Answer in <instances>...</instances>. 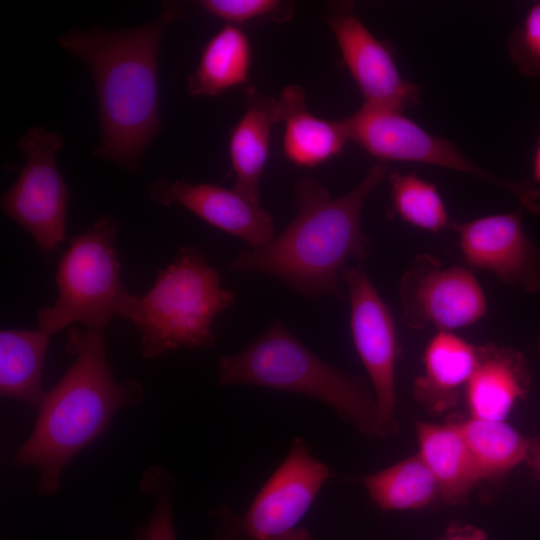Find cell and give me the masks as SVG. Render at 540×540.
<instances>
[{
  "instance_id": "e0dca14e",
  "label": "cell",
  "mask_w": 540,
  "mask_h": 540,
  "mask_svg": "<svg viewBox=\"0 0 540 540\" xmlns=\"http://www.w3.org/2000/svg\"><path fill=\"white\" fill-rule=\"evenodd\" d=\"M478 360L479 346L453 331H437L424 349L423 374L414 382L415 397L432 411L454 406Z\"/></svg>"
},
{
  "instance_id": "5bb4252c",
  "label": "cell",
  "mask_w": 540,
  "mask_h": 540,
  "mask_svg": "<svg viewBox=\"0 0 540 540\" xmlns=\"http://www.w3.org/2000/svg\"><path fill=\"white\" fill-rule=\"evenodd\" d=\"M147 192L159 205L182 206L211 226L240 238L250 248L261 247L274 236L269 212L233 187L159 178Z\"/></svg>"
},
{
  "instance_id": "2e32d148",
  "label": "cell",
  "mask_w": 540,
  "mask_h": 540,
  "mask_svg": "<svg viewBox=\"0 0 540 540\" xmlns=\"http://www.w3.org/2000/svg\"><path fill=\"white\" fill-rule=\"evenodd\" d=\"M246 109L231 130L229 155L235 183L233 188L260 203L259 182L266 166L273 125L282 121L278 98L253 87L246 91Z\"/></svg>"
},
{
  "instance_id": "4316f807",
  "label": "cell",
  "mask_w": 540,
  "mask_h": 540,
  "mask_svg": "<svg viewBox=\"0 0 540 540\" xmlns=\"http://www.w3.org/2000/svg\"><path fill=\"white\" fill-rule=\"evenodd\" d=\"M507 51L522 75L540 79V1L529 6L520 25L510 34Z\"/></svg>"
},
{
  "instance_id": "30bf717a",
  "label": "cell",
  "mask_w": 540,
  "mask_h": 540,
  "mask_svg": "<svg viewBox=\"0 0 540 540\" xmlns=\"http://www.w3.org/2000/svg\"><path fill=\"white\" fill-rule=\"evenodd\" d=\"M404 324L453 331L479 321L487 312L485 293L474 273L462 266L443 267L434 255H417L400 278Z\"/></svg>"
},
{
  "instance_id": "8fae6325",
  "label": "cell",
  "mask_w": 540,
  "mask_h": 540,
  "mask_svg": "<svg viewBox=\"0 0 540 540\" xmlns=\"http://www.w3.org/2000/svg\"><path fill=\"white\" fill-rule=\"evenodd\" d=\"M347 286L350 330L369 376L379 416L388 436L397 431L395 365L398 353L393 317L362 264L341 272Z\"/></svg>"
},
{
  "instance_id": "44dd1931",
  "label": "cell",
  "mask_w": 540,
  "mask_h": 540,
  "mask_svg": "<svg viewBox=\"0 0 540 540\" xmlns=\"http://www.w3.org/2000/svg\"><path fill=\"white\" fill-rule=\"evenodd\" d=\"M252 47L239 26L226 24L201 50L198 65L188 77L187 90L194 97L219 95L248 81Z\"/></svg>"
},
{
  "instance_id": "83f0119b",
  "label": "cell",
  "mask_w": 540,
  "mask_h": 540,
  "mask_svg": "<svg viewBox=\"0 0 540 540\" xmlns=\"http://www.w3.org/2000/svg\"><path fill=\"white\" fill-rule=\"evenodd\" d=\"M486 532L471 524H451L439 540H487Z\"/></svg>"
},
{
  "instance_id": "cb8c5ba5",
  "label": "cell",
  "mask_w": 540,
  "mask_h": 540,
  "mask_svg": "<svg viewBox=\"0 0 540 540\" xmlns=\"http://www.w3.org/2000/svg\"><path fill=\"white\" fill-rule=\"evenodd\" d=\"M391 206L389 218H399L418 229L434 234L452 229L453 220L435 184L421 178L416 173L403 174L393 171L389 174Z\"/></svg>"
},
{
  "instance_id": "ba28073f",
  "label": "cell",
  "mask_w": 540,
  "mask_h": 540,
  "mask_svg": "<svg viewBox=\"0 0 540 540\" xmlns=\"http://www.w3.org/2000/svg\"><path fill=\"white\" fill-rule=\"evenodd\" d=\"M341 120L348 139L378 162H416L465 173L512 193L525 208L540 215L539 189L484 170L450 140L428 132L402 112L363 104Z\"/></svg>"
},
{
  "instance_id": "484cf974",
  "label": "cell",
  "mask_w": 540,
  "mask_h": 540,
  "mask_svg": "<svg viewBox=\"0 0 540 540\" xmlns=\"http://www.w3.org/2000/svg\"><path fill=\"white\" fill-rule=\"evenodd\" d=\"M197 6L207 13L239 26L261 20L284 22L294 13V4L279 0H200Z\"/></svg>"
},
{
  "instance_id": "ffe728a7",
  "label": "cell",
  "mask_w": 540,
  "mask_h": 540,
  "mask_svg": "<svg viewBox=\"0 0 540 540\" xmlns=\"http://www.w3.org/2000/svg\"><path fill=\"white\" fill-rule=\"evenodd\" d=\"M51 336L42 330L4 329L0 332V393L39 410L45 356Z\"/></svg>"
},
{
  "instance_id": "5b68a950",
  "label": "cell",
  "mask_w": 540,
  "mask_h": 540,
  "mask_svg": "<svg viewBox=\"0 0 540 540\" xmlns=\"http://www.w3.org/2000/svg\"><path fill=\"white\" fill-rule=\"evenodd\" d=\"M236 295L195 246H185L161 269L151 289L138 297L129 321L140 332L141 354L156 359L168 351L209 348L215 318Z\"/></svg>"
},
{
  "instance_id": "ac0fdd59",
  "label": "cell",
  "mask_w": 540,
  "mask_h": 540,
  "mask_svg": "<svg viewBox=\"0 0 540 540\" xmlns=\"http://www.w3.org/2000/svg\"><path fill=\"white\" fill-rule=\"evenodd\" d=\"M278 102L284 123L285 157L300 167H315L339 155L348 136L342 120H326L311 113L298 85L284 88Z\"/></svg>"
},
{
  "instance_id": "7c38bea8",
  "label": "cell",
  "mask_w": 540,
  "mask_h": 540,
  "mask_svg": "<svg viewBox=\"0 0 540 540\" xmlns=\"http://www.w3.org/2000/svg\"><path fill=\"white\" fill-rule=\"evenodd\" d=\"M325 20L364 104L404 113L421 103L420 87L403 77L389 46L371 33L352 3L334 5Z\"/></svg>"
},
{
  "instance_id": "7a4b0ae2",
  "label": "cell",
  "mask_w": 540,
  "mask_h": 540,
  "mask_svg": "<svg viewBox=\"0 0 540 540\" xmlns=\"http://www.w3.org/2000/svg\"><path fill=\"white\" fill-rule=\"evenodd\" d=\"M386 176L387 165L377 162L358 186L336 198L315 178L301 177L294 186L292 221L265 245L242 249L228 270L272 275L307 298L342 300V270L350 260L362 264L372 251L361 214Z\"/></svg>"
},
{
  "instance_id": "8992f818",
  "label": "cell",
  "mask_w": 540,
  "mask_h": 540,
  "mask_svg": "<svg viewBox=\"0 0 540 540\" xmlns=\"http://www.w3.org/2000/svg\"><path fill=\"white\" fill-rule=\"evenodd\" d=\"M118 231L114 217L103 214L70 240L55 276L57 297L37 312L40 330L52 336L74 323L103 330L116 315L129 319L138 296L121 279Z\"/></svg>"
},
{
  "instance_id": "d6986e66",
  "label": "cell",
  "mask_w": 540,
  "mask_h": 540,
  "mask_svg": "<svg viewBox=\"0 0 540 540\" xmlns=\"http://www.w3.org/2000/svg\"><path fill=\"white\" fill-rule=\"evenodd\" d=\"M416 438L417 453L433 473L441 500L465 501L481 478L457 423L418 422Z\"/></svg>"
},
{
  "instance_id": "4dcf8cb0",
  "label": "cell",
  "mask_w": 540,
  "mask_h": 540,
  "mask_svg": "<svg viewBox=\"0 0 540 540\" xmlns=\"http://www.w3.org/2000/svg\"><path fill=\"white\" fill-rule=\"evenodd\" d=\"M537 350L540 356V337L538 338V341H537Z\"/></svg>"
},
{
  "instance_id": "7402d4cb",
  "label": "cell",
  "mask_w": 540,
  "mask_h": 540,
  "mask_svg": "<svg viewBox=\"0 0 540 540\" xmlns=\"http://www.w3.org/2000/svg\"><path fill=\"white\" fill-rule=\"evenodd\" d=\"M465 439L481 480L499 479L527 463L532 439L506 421L469 416L455 421Z\"/></svg>"
},
{
  "instance_id": "277c9868",
  "label": "cell",
  "mask_w": 540,
  "mask_h": 540,
  "mask_svg": "<svg viewBox=\"0 0 540 540\" xmlns=\"http://www.w3.org/2000/svg\"><path fill=\"white\" fill-rule=\"evenodd\" d=\"M219 385H251L317 399L370 437H387L366 383L324 361L277 319L245 348L218 362Z\"/></svg>"
},
{
  "instance_id": "f546056e",
  "label": "cell",
  "mask_w": 540,
  "mask_h": 540,
  "mask_svg": "<svg viewBox=\"0 0 540 540\" xmlns=\"http://www.w3.org/2000/svg\"><path fill=\"white\" fill-rule=\"evenodd\" d=\"M527 184L530 186H532V184L540 185V136L538 137L533 155L531 179Z\"/></svg>"
},
{
  "instance_id": "9c48e42d",
  "label": "cell",
  "mask_w": 540,
  "mask_h": 540,
  "mask_svg": "<svg viewBox=\"0 0 540 540\" xmlns=\"http://www.w3.org/2000/svg\"><path fill=\"white\" fill-rule=\"evenodd\" d=\"M62 146L60 135L41 126L26 131L18 140L25 163L0 201L2 211L46 253L66 240L70 194L56 162Z\"/></svg>"
},
{
  "instance_id": "52a82bcc",
  "label": "cell",
  "mask_w": 540,
  "mask_h": 540,
  "mask_svg": "<svg viewBox=\"0 0 540 540\" xmlns=\"http://www.w3.org/2000/svg\"><path fill=\"white\" fill-rule=\"evenodd\" d=\"M331 476L305 440L294 438L244 513L236 514L224 504L211 512L217 519L212 540H312L300 522Z\"/></svg>"
},
{
  "instance_id": "603a6c76",
  "label": "cell",
  "mask_w": 540,
  "mask_h": 540,
  "mask_svg": "<svg viewBox=\"0 0 540 540\" xmlns=\"http://www.w3.org/2000/svg\"><path fill=\"white\" fill-rule=\"evenodd\" d=\"M363 484L384 511L417 510L441 499L439 485L418 453L367 475Z\"/></svg>"
},
{
  "instance_id": "f1b7e54d",
  "label": "cell",
  "mask_w": 540,
  "mask_h": 540,
  "mask_svg": "<svg viewBox=\"0 0 540 540\" xmlns=\"http://www.w3.org/2000/svg\"><path fill=\"white\" fill-rule=\"evenodd\" d=\"M527 463L540 477V438H532L531 449Z\"/></svg>"
},
{
  "instance_id": "3957f363",
  "label": "cell",
  "mask_w": 540,
  "mask_h": 540,
  "mask_svg": "<svg viewBox=\"0 0 540 540\" xmlns=\"http://www.w3.org/2000/svg\"><path fill=\"white\" fill-rule=\"evenodd\" d=\"M66 351L74 360L47 391L34 429L14 458L16 465L40 471V496L55 494L67 463L106 430L119 410L143 399L139 382L114 378L103 330L71 327Z\"/></svg>"
},
{
  "instance_id": "6da1fadb",
  "label": "cell",
  "mask_w": 540,
  "mask_h": 540,
  "mask_svg": "<svg viewBox=\"0 0 540 540\" xmlns=\"http://www.w3.org/2000/svg\"><path fill=\"white\" fill-rule=\"evenodd\" d=\"M181 13L180 4L165 2L160 16L146 25L72 28L57 37L65 52L83 61L95 85L101 132L96 157L141 170L144 152L164 127L158 96L161 40Z\"/></svg>"
},
{
  "instance_id": "d4e9b609",
  "label": "cell",
  "mask_w": 540,
  "mask_h": 540,
  "mask_svg": "<svg viewBox=\"0 0 540 540\" xmlns=\"http://www.w3.org/2000/svg\"><path fill=\"white\" fill-rule=\"evenodd\" d=\"M140 488L143 493L154 496L155 506L149 521L135 531V537L138 540H176L172 511L175 480L172 474L161 467H150L142 476Z\"/></svg>"
},
{
  "instance_id": "9a60e30c",
  "label": "cell",
  "mask_w": 540,
  "mask_h": 540,
  "mask_svg": "<svg viewBox=\"0 0 540 540\" xmlns=\"http://www.w3.org/2000/svg\"><path fill=\"white\" fill-rule=\"evenodd\" d=\"M532 384L525 356L493 343L479 346L477 366L464 390L469 416L505 421Z\"/></svg>"
},
{
  "instance_id": "4fadbf2b",
  "label": "cell",
  "mask_w": 540,
  "mask_h": 540,
  "mask_svg": "<svg viewBox=\"0 0 540 540\" xmlns=\"http://www.w3.org/2000/svg\"><path fill=\"white\" fill-rule=\"evenodd\" d=\"M452 229L470 267L528 293L540 291V250L524 231L521 209L455 221Z\"/></svg>"
}]
</instances>
